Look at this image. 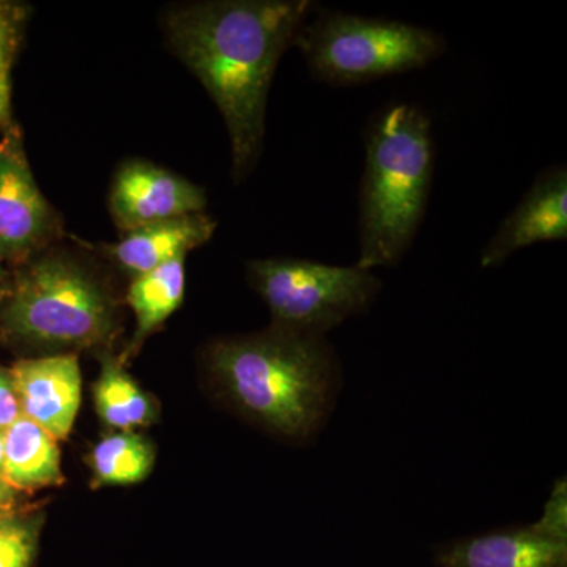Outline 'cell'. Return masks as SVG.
<instances>
[{"instance_id":"cell-1","label":"cell","mask_w":567,"mask_h":567,"mask_svg":"<svg viewBox=\"0 0 567 567\" xmlns=\"http://www.w3.org/2000/svg\"><path fill=\"white\" fill-rule=\"evenodd\" d=\"M315 10L309 0H210L167 13V41L221 112L233 177L245 181L264 148L276 66Z\"/></svg>"},{"instance_id":"cell-2","label":"cell","mask_w":567,"mask_h":567,"mask_svg":"<svg viewBox=\"0 0 567 567\" xmlns=\"http://www.w3.org/2000/svg\"><path fill=\"white\" fill-rule=\"evenodd\" d=\"M207 361L213 383L237 412L295 443L320 434L341 390V365L327 338L274 324L215 342Z\"/></svg>"},{"instance_id":"cell-3","label":"cell","mask_w":567,"mask_h":567,"mask_svg":"<svg viewBox=\"0 0 567 567\" xmlns=\"http://www.w3.org/2000/svg\"><path fill=\"white\" fill-rule=\"evenodd\" d=\"M364 148L354 265L372 271L401 262L423 223L435 169L431 118L415 104H391L368 122Z\"/></svg>"},{"instance_id":"cell-4","label":"cell","mask_w":567,"mask_h":567,"mask_svg":"<svg viewBox=\"0 0 567 567\" xmlns=\"http://www.w3.org/2000/svg\"><path fill=\"white\" fill-rule=\"evenodd\" d=\"M316 80L360 85L424 69L446 52L440 33L404 21L320 10L295 41Z\"/></svg>"},{"instance_id":"cell-5","label":"cell","mask_w":567,"mask_h":567,"mask_svg":"<svg viewBox=\"0 0 567 567\" xmlns=\"http://www.w3.org/2000/svg\"><path fill=\"white\" fill-rule=\"evenodd\" d=\"M7 298V331L29 344L84 349L114 330L110 295L91 271L61 254L29 265Z\"/></svg>"},{"instance_id":"cell-6","label":"cell","mask_w":567,"mask_h":567,"mask_svg":"<svg viewBox=\"0 0 567 567\" xmlns=\"http://www.w3.org/2000/svg\"><path fill=\"white\" fill-rule=\"evenodd\" d=\"M248 276L270 309L274 327L316 338L363 315L382 290V281L357 265L338 267L290 257L251 260Z\"/></svg>"},{"instance_id":"cell-7","label":"cell","mask_w":567,"mask_h":567,"mask_svg":"<svg viewBox=\"0 0 567 567\" xmlns=\"http://www.w3.org/2000/svg\"><path fill=\"white\" fill-rule=\"evenodd\" d=\"M442 567H567V488L559 480L539 520L446 544Z\"/></svg>"},{"instance_id":"cell-8","label":"cell","mask_w":567,"mask_h":567,"mask_svg":"<svg viewBox=\"0 0 567 567\" xmlns=\"http://www.w3.org/2000/svg\"><path fill=\"white\" fill-rule=\"evenodd\" d=\"M111 213L125 233L148 224L204 213L207 196L200 186L147 162H128L115 174Z\"/></svg>"},{"instance_id":"cell-9","label":"cell","mask_w":567,"mask_h":567,"mask_svg":"<svg viewBox=\"0 0 567 567\" xmlns=\"http://www.w3.org/2000/svg\"><path fill=\"white\" fill-rule=\"evenodd\" d=\"M21 415L54 440L70 435L81 405V369L74 353L22 360L9 372Z\"/></svg>"},{"instance_id":"cell-10","label":"cell","mask_w":567,"mask_h":567,"mask_svg":"<svg viewBox=\"0 0 567 567\" xmlns=\"http://www.w3.org/2000/svg\"><path fill=\"white\" fill-rule=\"evenodd\" d=\"M567 238V171L555 166L539 174L520 204L499 224L481 252V267L505 262L518 249Z\"/></svg>"},{"instance_id":"cell-11","label":"cell","mask_w":567,"mask_h":567,"mask_svg":"<svg viewBox=\"0 0 567 567\" xmlns=\"http://www.w3.org/2000/svg\"><path fill=\"white\" fill-rule=\"evenodd\" d=\"M54 215L22 153L0 144V256H31L54 230Z\"/></svg>"},{"instance_id":"cell-12","label":"cell","mask_w":567,"mask_h":567,"mask_svg":"<svg viewBox=\"0 0 567 567\" xmlns=\"http://www.w3.org/2000/svg\"><path fill=\"white\" fill-rule=\"evenodd\" d=\"M216 226L205 213L148 224L126 233L118 244L110 246V254L126 274L136 278L207 244Z\"/></svg>"},{"instance_id":"cell-13","label":"cell","mask_w":567,"mask_h":567,"mask_svg":"<svg viewBox=\"0 0 567 567\" xmlns=\"http://www.w3.org/2000/svg\"><path fill=\"white\" fill-rule=\"evenodd\" d=\"M3 480L17 491L61 486L63 473L58 440L25 416L6 429Z\"/></svg>"},{"instance_id":"cell-14","label":"cell","mask_w":567,"mask_h":567,"mask_svg":"<svg viewBox=\"0 0 567 567\" xmlns=\"http://www.w3.org/2000/svg\"><path fill=\"white\" fill-rule=\"evenodd\" d=\"M185 259L186 256L175 257L171 262L133 278L126 301L136 316L134 347L142 344L182 305L185 295Z\"/></svg>"},{"instance_id":"cell-15","label":"cell","mask_w":567,"mask_h":567,"mask_svg":"<svg viewBox=\"0 0 567 567\" xmlns=\"http://www.w3.org/2000/svg\"><path fill=\"white\" fill-rule=\"evenodd\" d=\"M93 401L103 423L121 432L147 425L155 417L151 398L111 358L103 360L102 372L93 385Z\"/></svg>"},{"instance_id":"cell-16","label":"cell","mask_w":567,"mask_h":567,"mask_svg":"<svg viewBox=\"0 0 567 567\" xmlns=\"http://www.w3.org/2000/svg\"><path fill=\"white\" fill-rule=\"evenodd\" d=\"M91 465L95 486H132L151 475L155 450L136 432H117L93 447Z\"/></svg>"},{"instance_id":"cell-17","label":"cell","mask_w":567,"mask_h":567,"mask_svg":"<svg viewBox=\"0 0 567 567\" xmlns=\"http://www.w3.org/2000/svg\"><path fill=\"white\" fill-rule=\"evenodd\" d=\"M37 535L31 524L13 516L0 520V567H31Z\"/></svg>"},{"instance_id":"cell-18","label":"cell","mask_w":567,"mask_h":567,"mask_svg":"<svg viewBox=\"0 0 567 567\" xmlns=\"http://www.w3.org/2000/svg\"><path fill=\"white\" fill-rule=\"evenodd\" d=\"M17 11L6 3H0V74H9L11 59L18 43Z\"/></svg>"},{"instance_id":"cell-19","label":"cell","mask_w":567,"mask_h":567,"mask_svg":"<svg viewBox=\"0 0 567 567\" xmlns=\"http://www.w3.org/2000/svg\"><path fill=\"white\" fill-rule=\"evenodd\" d=\"M20 416V402L14 393L10 374L0 369V431H6Z\"/></svg>"},{"instance_id":"cell-20","label":"cell","mask_w":567,"mask_h":567,"mask_svg":"<svg viewBox=\"0 0 567 567\" xmlns=\"http://www.w3.org/2000/svg\"><path fill=\"white\" fill-rule=\"evenodd\" d=\"M17 502V488L10 486L3 477H0V513L11 514Z\"/></svg>"},{"instance_id":"cell-21","label":"cell","mask_w":567,"mask_h":567,"mask_svg":"<svg viewBox=\"0 0 567 567\" xmlns=\"http://www.w3.org/2000/svg\"><path fill=\"white\" fill-rule=\"evenodd\" d=\"M10 93L9 74H0V122L9 115Z\"/></svg>"},{"instance_id":"cell-22","label":"cell","mask_w":567,"mask_h":567,"mask_svg":"<svg viewBox=\"0 0 567 567\" xmlns=\"http://www.w3.org/2000/svg\"><path fill=\"white\" fill-rule=\"evenodd\" d=\"M3 462H6V431H0V477L3 476Z\"/></svg>"},{"instance_id":"cell-23","label":"cell","mask_w":567,"mask_h":567,"mask_svg":"<svg viewBox=\"0 0 567 567\" xmlns=\"http://www.w3.org/2000/svg\"><path fill=\"white\" fill-rule=\"evenodd\" d=\"M10 290L7 289V287H3L2 284H0V305H2V301L6 300L7 297H9Z\"/></svg>"},{"instance_id":"cell-24","label":"cell","mask_w":567,"mask_h":567,"mask_svg":"<svg viewBox=\"0 0 567 567\" xmlns=\"http://www.w3.org/2000/svg\"><path fill=\"white\" fill-rule=\"evenodd\" d=\"M3 278H6V268H3V259L0 256V282L3 281Z\"/></svg>"},{"instance_id":"cell-25","label":"cell","mask_w":567,"mask_h":567,"mask_svg":"<svg viewBox=\"0 0 567 567\" xmlns=\"http://www.w3.org/2000/svg\"><path fill=\"white\" fill-rule=\"evenodd\" d=\"M11 514L0 513V520H3V518L10 517Z\"/></svg>"}]
</instances>
